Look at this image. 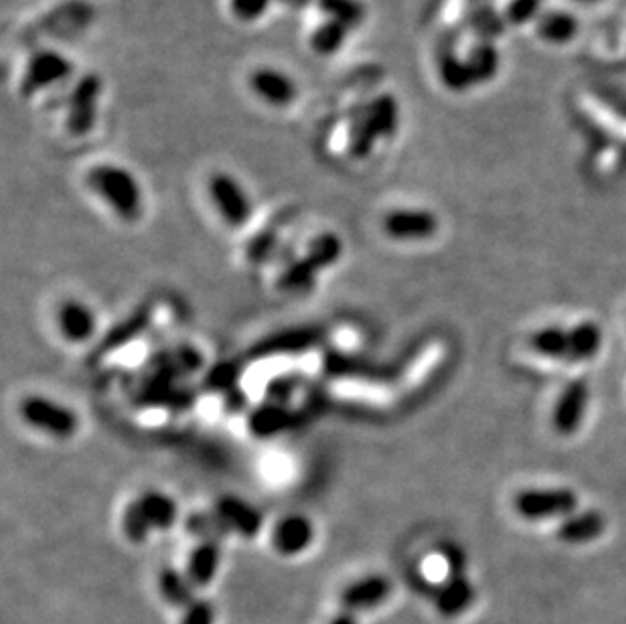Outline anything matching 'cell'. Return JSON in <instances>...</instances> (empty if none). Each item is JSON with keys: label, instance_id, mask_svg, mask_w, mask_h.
Wrapping results in <instances>:
<instances>
[{"label": "cell", "instance_id": "1", "mask_svg": "<svg viewBox=\"0 0 626 624\" xmlns=\"http://www.w3.org/2000/svg\"><path fill=\"white\" fill-rule=\"evenodd\" d=\"M88 185L122 219L134 221L142 213V191L132 173L114 165H100L88 173Z\"/></svg>", "mask_w": 626, "mask_h": 624}, {"label": "cell", "instance_id": "2", "mask_svg": "<svg viewBox=\"0 0 626 624\" xmlns=\"http://www.w3.org/2000/svg\"><path fill=\"white\" fill-rule=\"evenodd\" d=\"M513 509L527 521L566 519L578 509V495L572 489H525L515 495Z\"/></svg>", "mask_w": 626, "mask_h": 624}, {"label": "cell", "instance_id": "3", "mask_svg": "<svg viewBox=\"0 0 626 624\" xmlns=\"http://www.w3.org/2000/svg\"><path fill=\"white\" fill-rule=\"evenodd\" d=\"M21 416L35 430L61 440L75 436L77 430H80V418L75 416L71 408L41 396H31L23 400Z\"/></svg>", "mask_w": 626, "mask_h": 624}, {"label": "cell", "instance_id": "4", "mask_svg": "<svg viewBox=\"0 0 626 624\" xmlns=\"http://www.w3.org/2000/svg\"><path fill=\"white\" fill-rule=\"evenodd\" d=\"M102 94V80L96 73L84 75L75 84L67 100V130L75 136H84L96 126L98 100Z\"/></svg>", "mask_w": 626, "mask_h": 624}, {"label": "cell", "instance_id": "5", "mask_svg": "<svg viewBox=\"0 0 626 624\" xmlns=\"http://www.w3.org/2000/svg\"><path fill=\"white\" fill-rule=\"evenodd\" d=\"M209 195L219 215L231 227H242L252 217V201L246 189L227 173H215L209 179Z\"/></svg>", "mask_w": 626, "mask_h": 624}, {"label": "cell", "instance_id": "6", "mask_svg": "<svg viewBox=\"0 0 626 624\" xmlns=\"http://www.w3.org/2000/svg\"><path fill=\"white\" fill-rule=\"evenodd\" d=\"M71 73H73V65L67 57L51 49H41L31 55L25 67V75L21 80V92L23 96H33L41 90H47L51 86L65 82Z\"/></svg>", "mask_w": 626, "mask_h": 624}, {"label": "cell", "instance_id": "7", "mask_svg": "<svg viewBox=\"0 0 626 624\" xmlns=\"http://www.w3.org/2000/svg\"><path fill=\"white\" fill-rule=\"evenodd\" d=\"M590 383L584 377H576L566 383L554 408V428L560 436H572L580 430L588 406H590Z\"/></svg>", "mask_w": 626, "mask_h": 624}, {"label": "cell", "instance_id": "8", "mask_svg": "<svg viewBox=\"0 0 626 624\" xmlns=\"http://www.w3.org/2000/svg\"><path fill=\"white\" fill-rule=\"evenodd\" d=\"M438 217L426 209H394L383 217V231L400 242H422L436 236Z\"/></svg>", "mask_w": 626, "mask_h": 624}, {"label": "cell", "instance_id": "9", "mask_svg": "<svg viewBox=\"0 0 626 624\" xmlns=\"http://www.w3.org/2000/svg\"><path fill=\"white\" fill-rule=\"evenodd\" d=\"M250 88L258 98L276 108L290 106L298 96V88L292 77L272 67L256 69L250 77Z\"/></svg>", "mask_w": 626, "mask_h": 624}, {"label": "cell", "instance_id": "10", "mask_svg": "<svg viewBox=\"0 0 626 624\" xmlns=\"http://www.w3.org/2000/svg\"><path fill=\"white\" fill-rule=\"evenodd\" d=\"M57 325L61 335L71 341V343H84L94 337L96 333V315L94 310L80 302V300H69L61 304L57 312Z\"/></svg>", "mask_w": 626, "mask_h": 624}, {"label": "cell", "instance_id": "11", "mask_svg": "<svg viewBox=\"0 0 626 624\" xmlns=\"http://www.w3.org/2000/svg\"><path fill=\"white\" fill-rule=\"evenodd\" d=\"M389 592H391V582L385 576L371 574L349 584L341 594V602L345 610L363 612V610L377 608L389 596Z\"/></svg>", "mask_w": 626, "mask_h": 624}, {"label": "cell", "instance_id": "12", "mask_svg": "<svg viewBox=\"0 0 626 624\" xmlns=\"http://www.w3.org/2000/svg\"><path fill=\"white\" fill-rule=\"evenodd\" d=\"M315 539V527H312L310 519L304 515H290L284 517L272 535L274 548L282 556H298L302 554L308 545Z\"/></svg>", "mask_w": 626, "mask_h": 624}, {"label": "cell", "instance_id": "13", "mask_svg": "<svg viewBox=\"0 0 626 624\" xmlns=\"http://www.w3.org/2000/svg\"><path fill=\"white\" fill-rule=\"evenodd\" d=\"M215 513L229 531H238L248 537L256 535L262 527V515L252 505L236 497L221 499Z\"/></svg>", "mask_w": 626, "mask_h": 624}, {"label": "cell", "instance_id": "14", "mask_svg": "<svg viewBox=\"0 0 626 624\" xmlns=\"http://www.w3.org/2000/svg\"><path fill=\"white\" fill-rule=\"evenodd\" d=\"M606 529V517L598 511H576L562 519L558 535L566 543H590Z\"/></svg>", "mask_w": 626, "mask_h": 624}, {"label": "cell", "instance_id": "15", "mask_svg": "<svg viewBox=\"0 0 626 624\" xmlns=\"http://www.w3.org/2000/svg\"><path fill=\"white\" fill-rule=\"evenodd\" d=\"M221 564V545L215 539L199 541L187 562V574L195 586H207L215 580Z\"/></svg>", "mask_w": 626, "mask_h": 624}, {"label": "cell", "instance_id": "16", "mask_svg": "<svg viewBox=\"0 0 626 624\" xmlns=\"http://www.w3.org/2000/svg\"><path fill=\"white\" fill-rule=\"evenodd\" d=\"M319 339H321L319 329H294V331L268 337L264 343L256 345L254 355L270 357V355H282V353H296V351L308 349L310 345L319 343Z\"/></svg>", "mask_w": 626, "mask_h": 624}, {"label": "cell", "instance_id": "17", "mask_svg": "<svg viewBox=\"0 0 626 624\" xmlns=\"http://www.w3.org/2000/svg\"><path fill=\"white\" fill-rule=\"evenodd\" d=\"M464 27L471 31L477 41H495L505 33V17L499 15L493 5H468L464 19Z\"/></svg>", "mask_w": 626, "mask_h": 624}, {"label": "cell", "instance_id": "18", "mask_svg": "<svg viewBox=\"0 0 626 624\" xmlns=\"http://www.w3.org/2000/svg\"><path fill=\"white\" fill-rule=\"evenodd\" d=\"M438 73L450 92H466L477 86L466 59H460L456 49H438Z\"/></svg>", "mask_w": 626, "mask_h": 624}, {"label": "cell", "instance_id": "19", "mask_svg": "<svg viewBox=\"0 0 626 624\" xmlns=\"http://www.w3.org/2000/svg\"><path fill=\"white\" fill-rule=\"evenodd\" d=\"M602 349V329L594 321H582L570 327L568 363H584L594 359Z\"/></svg>", "mask_w": 626, "mask_h": 624}, {"label": "cell", "instance_id": "20", "mask_svg": "<svg viewBox=\"0 0 626 624\" xmlns=\"http://www.w3.org/2000/svg\"><path fill=\"white\" fill-rule=\"evenodd\" d=\"M379 134L367 114V106H357L349 118V154L353 159H365L371 154Z\"/></svg>", "mask_w": 626, "mask_h": 624}, {"label": "cell", "instance_id": "21", "mask_svg": "<svg viewBox=\"0 0 626 624\" xmlns=\"http://www.w3.org/2000/svg\"><path fill=\"white\" fill-rule=\"evenodd\" d=\"M529 347L552 361H564L568 363V351H570V329L552 325L535 331L529 339Z\"/></svg>", "mask_w": 626, "mask_h": 624}, {"label": "cell", "instance_id": "22", "mask_svg": "<svg viewBox=\"0 0 626 624\" xmlns=\"http://www.w3.org/2000/svg\"><path fill=\"white\" fill-rule=\"evenodd\" d=\"M138 505L148 519L152 529H171L177 521L179 509L173 497L161 493V491H148L138 499Z\"/></svg>", "mask_w": 626, "mask_h": 624}, {"label": "cell", "instance_id": "23", "mask_svg": "<svg viewBox=\"0 0 626 624\" xmlns=\"http://www.w3.org/2000/svg\"><path fill=\"white\" fill-rule=\"evenodd\" d=\"M195 588L197 586L193 584L189 574L177 568H165L159 574V592L175 608H187L189 604H193L197 600Z\"/></svg>", "mask_w": 626, "mask_h": 624}, {"label": "cell", "instance_id": "24", "mask_svg": "<svg viewBox=\"0 0 626 624\" xmlns=\"http://www.w3.org/2000/svg\"><path fill=\"white\" fill-rule=\"evenodd\" d=\"M578 29H580L578 19L572 13H564V11L545 13L537 19L539 37L547 43H554V45L570 43L576 37Z\"/></svg>", "mask_w": 626, "mask_h": 624}, {"label": "cell", "instance_id": "25", "mask_svg": "<svg viewBox=\"0 0 626 624\" xmlns=\"http://www.w3.org/2000/svg\"><path fill=\"white\" fill-rule=\"evenodd\" d=\"M152 319V310L150 306H144L140 310H136L134 315L126 321H122L102 343H100V349L96 351V357H102V355H108L120 347H124L128 341H134L150 323Z\"/></svg>", "mask_w": 626, "mask_h": 624}, {"label": "cell", "instance_id": "26", "mask_svg": "<svg viewBox=\"0 0 626 624\" xmlns=\"http://www.w3.org/2000/svg\"><path fill=\"white\" fill-rule=\"evenodd\" d=\"M466 63L473 73L475 84H487L495 80L501 59L497 47L491 41H477L471 51H468Z\"/></svg>", "mask_w": 626, "mask_h": 624}, {"label": "cell", "instance_id": "27", "mask_svg": "<svg viewBox=\"0 0 626 624\" xmlns=\"http://www.w3.org/2000/svg\"><path fill=\"white\" fill-rule=\"evenodd\" d=\"M367 114L379 134V138H391L400 126V106L391 94H379L367 104Z\"/></svg>", "mask_w": 626, "mask_h": 624}, {"label": "cell", "instance_id": "28", "mask_svg": "<svg viewBox=\"0 0 626 624\" xmlns=\"http://www.w3.org/2000/svg\"><path fill=\"white\" fill-rule=\"evenodd\" d=\"M473 584L464 580L462 576H452L440 590L436 596V606L442 614L446 616H454L460 614L468 604L473 602Z\"/></svg>", "mask_w": 626, "mask_h": 624}, {"label": "cell", "instance_id": "29", "mask_svg": "<svg viewBox=\"0 0 626 624\" xmlns=\"http://www.w3.org/2000/svg\"><path fill=\"white\" fill-rule=\"evenodd\" d=\"M319 9L347 29H357L365 21V7L359 0H319Z\"/></svg>", "mask_w": 626, "mask_h": 624}, {"label": "cell", "instance_id": "30", "mask_svg": "<svg viewBox=\"0 0 626 624\" xmlns=\"http://www.w3.org/2000/svg\"><path fill=\"white\" fill-rule=\"evenodd\" d=\"M349 31L351 29H347L345 25L329 19V21L321 23L315 29V33H312L310 45L319 55H333V53H337L345 45Z\"/></svg>", "mask_w": 626, "mask_h": 624}, {"label": "cell", "instance_id": "31", "mask_svg": "<svg viewBox=\"0 0 626 624\" xmlns=\"http://www.w3.org/2000/svg\"><path fill=\"white\" fill-rule=\"evenodd\" d=\"M341 254H343V242L339 240V236H335V233H321L319 238L312 240L304 256L315 262L319 270H323V268L333 266L341 258Z\"/></svg>", "mask_w": 626, "mask_h": 624}, {"label": "cell", "instance_id": "32", "mask_svg": "<svg viewBox=\"0 0 626 624\" xmlns=\"http://www.w3.org/2000/svg\"><path fill=\"white\" fill-rule=\"evenodd\" d=\"M321 270L315 266V262H312L310 258L302 256L300 260H296L280 278V286L286 288V290H292V292H300V290H306L310 288L312 284H315V278Z\"/></svg>", "mask_w": 626, "mask_h": 624}, {"label": "cell", "instance_id": "33", "mask_svg": "<svg viewBox=\"0 0 626 624\" xmlns=\"http://www.w3.org/2000/svg\"><path fill=\"white\" fill-rule=\"evenodd\" d=\"M122 529H124V535L132 541V543H144L146 537L150 535L152 527L148 523V519L144 517L138 501L130 503L122 515Z\"/></svg>", "mask_w": 626, "mask_h": 624}, {"label": "cell", "instance_id": "34", "mask_svg": "<svg viewBox=\"0 0 626 624\" xmlns=\"http://www.w3.org/2000/svg\"><path fill=\"white\" fill-rule=\"evenodd\" d=\"M187 529H189V533H193L201 541H205V539L219 541V537L229 531L217 513H195V515H191Z\"/></svg>", "mask_w": 626, "mask_h": 624}, {"label": "cell", "instance_id": "35", "mask_svg": "<svg viewBox=\"0 0 626 624\" xmlns=\"http://www.w3.org/2000/svg\"><path fill=\"white\" fill-rule=\"evenodd\" d=\"M543 0H511L507 11H505V21L509 25H527L533 19H539Z\"/></svg>", "mask_w": 626, "mask_h": 624}, {"label": "cell", "instance_id": "36", "mask_svg": "<svg viewBox=\"0 0 626 624\" xmlns=\"http://www.w3.org/2000/svg\"><path fill=\"white\" fill-rule=\"evenodd\" d=\"M272 0H231V11L240 21L252 23L266 15Z\"/></svg>", "mask_w": 626, "mask_h": 624}, {"label": "cell", "instance_id": "37", "mask_svg": "<svg viewBox=\"0 0 626 624\" xmlns=\"http://www.w3.org/2000/svg\"><path fill=\"white\" fill-rule=\"evenodd\" d=\"M181 624H215V606L209 600L197 598L185 608Z\"/></svg>", "mask_w": 626, "mask_h": 624}, {"label": "cell", "instance_id": "38", "mask_svg": "<svg viewBox=\"0 0 626 624\" xmlns=\"http://www.w3.org/2000/svg\"><path fill=\"white\" fill-rule=\"evenodd\" d=\"M284 414L278 410V408H272V410H264V412H260L258 416H256V420H254V428H256V432H262V434H266V432H276V430H280L282 426H284Z\"/></svg>", "mask_w": 626, "mask_h": 624}, {"label": "cell", "instance_id": "39", "mask_svg": "<svg viewBox=\"0 0 626 624\" xmlns=\"http://www.w3.org/2000/svg\"><path fill=\"white\" fill-rule=\"evenodd\" d=\"M276 242H278V236H276L274 231H264L262 236H258V238L252 242V246H250V256H252L254 260H264V258L268 256L272 244H276Z\"/></svg>", "mask_w": 626, "mask_h": 624}, {"label": "cell", "instance_id": "40", "mask_svg": "<svg viewBox=\"0 0 626 624\" xmlns=\"http://www.w3.org/2000/svg\"><path fill=\"white\" fill-rule=\"evenodd\" d=\"M331 624H359V620H357L355 612L343 610V612H339V614L331 620Z\"/></svg>", "mask_w": 626, "mask_h": 624}, {"label": "cell", "instance_id": "41", "mask_svg": "<svg viewBox=\"0 0 626 624\" xmlns=\"http://www.w3.org/2000/svg\"><path fill=\"white\" fill-rule=\"evenodd\" d=\"M471 5H491V0H468Z\"/></svg>", "mask_w": 626, "mask_h": 624}, {"label": "cell", "instance_id": "42", "mask_svg": "<svg viewBox=\"0 0 626 624\" xmlns=\"http://www.w3.org/2000/svg\"><path fill=\"white\" fill-rule=\"evenodd\" d=\"M578 3H596V0H578Z\"/></svg>", "mask_w": 626, "mask_h": 624}]
</instances>
